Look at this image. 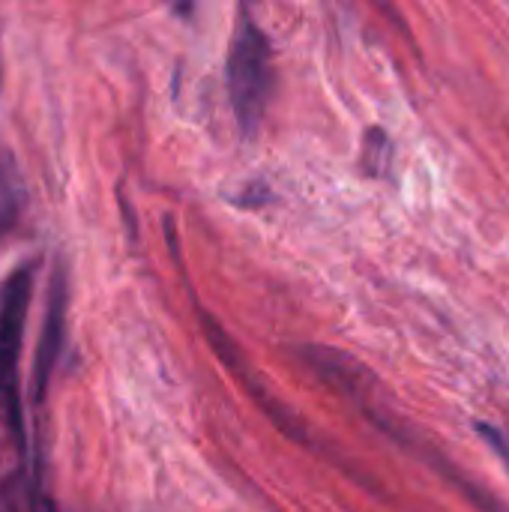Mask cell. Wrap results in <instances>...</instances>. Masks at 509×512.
Segmentation results:
<instances>
[{
  "label": "cell",
  "mask_w": 509,
  "mask_h": 512,
  "mask_svg": "<svg viewBox=\"0 0 509 512\" xmlns=\"http://www.w3.org/2000/svg\"><path fill=\"white\" fill-rule=\"evenodd\" d=\"M273 84H276V69H273L270 39L243 9L228 51V96H231L234 117L246 135H252L261 126L267 102L273 96Z\"/></svg>",
  "instance_id": "1"
},
{
  "label": "cell",
  "mask_w": 509,
  "mask_h": 512,
  "mask_svg": "<svg viewBox=\"0 0 509 512\" xmlns=\"http://www.w3.org/2000/svg\"><path fill=\"white\" fill-rule=\"evenodd\" d=\"M30 291H33V267L24 264L6 279L0 294V399L6 405L12 438L21 450H24V420L18 402V354H21V333H24Z\"/></svg>",
  "instance_id": "2"
},
{
  "label": "cell",
  "mask_w": 509,
  "mask_h": 512,
  "mask_svg": "<svg viewBox=\"0 0 509 512\" xmlns=\"http://www.w3.org/2000/svg\"><path fill=\"white\" fill-rule=\"evenodd\" d=\"M63 330H66V282H63V270L57 267L54 279H51L48 312H45L39 345H36V360H33V399H36V405L45 402L54 363L60 360V351H63Z\"/></svg>",
  "instance_id": "3"
},
{
  "label": "cell",
  "mask_w": 509,
  "mask_h": 512,
  "mask_svg": "<svg viewBox=\"0 0 509 512\" xmlns=\"http://www.w3.org/2000/svg\"><path fill=\"white\" fill-rule=\"evenodd\" d=\"M390 165H393V141H390V135L384 129H378V126L366 129L363 156H360L363 174H369V177H387L390 174Z\"/></svg>",
  "instance_id": "4"
},
{
  "label": "cell",
  "mask_w": 509,
  "mask_h": 512,
  "mask_svg": "<svg viewBox=\"0 0 509 512\" xmlns=\"http://www.w3.org/2000/svg\"><path fill=\"white\" fill-rule=\"evenodd\" d=\"M21 210V198H18V186H15V174L6 162V156L0 153V234L9 231L18 219Z\"/></svg>",
  "instance_id": "5"
},
{
  "label": "cell",
  "mask_w": 509,
  "mask_h": 512,
  "mask_svg": "<svg viewBox=\"0 0 509 512\" xmlns=\"http://www.w3.org/2000/svg\"><path fill=\"white\" fill-rule=\"evenodd\" d=\"M477 432H480V438L504 459V465L509 468V438L501 432V429H495V426H489V423H477Z\"/></svg>",
  "instance_id": "6"
},
{
  "label": "cell",
  "mask_w": 509,
  "mask_h": 512,
  "mask_svg": "<svg viewBox=\"0 0 509 512\" xmlns=\"http://www.w3.org/2000/svg\"><path fill=\"white\" fill-rule=\"evenodd\" d=\"M267 201H270V189H267L264 183L246 186V192L237 198V204H243V207H261V204H267Z\"/></svg>",
  "instance_id": "7"
}]
</instances>
